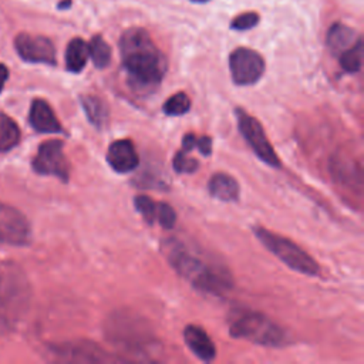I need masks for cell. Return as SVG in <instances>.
<instances>
[{
	"label": "cell",
	"mask_w": 364,
	"mask_h": 364,
	"mask_svg": "<svg viewBox=\"0 0 364 364\" xmlns=\"http://www.w3.org/2000/svg\"><path fill=\"white\" fill-rule=\"evenodd\" d=\"M235 117L242 136L249 144L256 156L272 168H282L280 158L273 149V145L270 144L262 124L240 107L235 108Z\"/></svg>",
	"instance_id": "52a82bcc"
},
{
	"label": "cell",
	"mask_w": 364,
	"mask_h": 364,
	"mask_svg": "<svg viewBox=\"0 0 364 364\" xmlns=\"http://www.w3.org/2000/svg\"><path fill=\"white\" fill-rule=\"evenodd\" d=\"M107 162L118 173L134 171L139 162L134 142L128 138L111 142L107 151Z\"/></svg>",
	"instance_id": "4fadbf2b"
},
{
	"label": "cell",
	"mask_w": 364,
	"mask_h": 364,
	"mask_svg": "<svg viewBox=\"0 0 364 364\" xmlns=\"http://www.w3.org/2000/svg\"><path fill=\"white\" fill-rule=\"evenodd\" d=\"M189 1H192V3H200V4H202V3H208L209 0H189Z\"/></svg>",
	"instance_id": "4dcf8cb0"
},
{
	"label": "cell",
	"mask_w": 364,
	"mask_h": 364,
	"mask_svg": "<svg viewBox=\"0 0 364 364\" xmlns=\"http://www.w3.org/2000/svg\"><path fill=\"white\" fill-rule=\"evenodd\" d=\"M172 165L178 173H192L199 168V162L189 156V152L183 151L182 148L175 154Z\"/></svg>",
	"instance_id": "484cf974"
},
{
	"label": "cell",
	"mask_w": 364,
	"mask_h": 364,
	"mask_svg": "<svg viewBox=\"0 0 364 364\" xmlns=\"http://www.w3.org/2000/svg\"><path fill=\"white\" fill-rule=\"evenodd\" d=\"M121 65L128 85L138 94L155 91L168 70L165 54L142 27H131L119 38Z\"/></svg>",
	"instance_id": "6da1fadb"
},
{
	"label": "cell",
	"mask_w": 364,
	"mask_h": 364,
	"mask_svg": "<svg viewBox=\"0 0 364 364\" xmlns=\"http://www.w3.org/2000/svg\"><path fill=\"white\" fill-rule=\"evenodd\" d=\"M162 252L171 266L205 294L223 296L233 284L229 272L222 264L208 259L202 250H195L175 237L162 243Z\"/></svg>",
	"instance_id": "7a4b0ae2"
},
{
	"label": "cell",
	"mask_w": 364,
	"mask_h": 364,
	"mask_svg": "<svg viewBox=\"0 0 364 364\" xmlns=\"http://www.w3.org/2000/svg\"><path fill=\"white\" fill-rule=\"evenodd\" d=\"M81 105L84 108V112L88 118V121L95 127V128H104L108 122V117H109V109L107 102L92 94H87V95H81Z\"/></svg>",
	"instance_id": "ac0fdd59"
},
{
	"label": "cell",
	"mask_w": 364,
	"mask_h": 364,
	"mask_svg": "<svg viewBox=\"0 0 364 364\" xmlns=\"http://www.w3.org/2000/svg\"><path fill=\"white\" fill-rule=\"evenodd\" d=\"M134 206L148 225H154L156 222L159 202H155L151 196L146 195H136L134 198Z\"/></svg>",
	"instance_id": "d4e9b609"
},
{
	"label": "cell",
	"mask_w": 364,
	"mask_h": 364,
	"mask_svg": "<svg viewBox=\"0 0 364 364\" xmlns=\"http://www.w3.org/2000/svg\"><path fill=\"white\" fill-rule=\"evenodd\" d=\"M253 232L260 243L291 270L307 276L320 274L318 263L289 237L274 233L263 226H255Z\"/></svg>",
	"instance_id": "8992f818"
},
{
	"label": "cell",
	"mask_w": 364,
	"mask_h": 364,
	"mask_svg": "<svg viewBox=\"0 0 364 364\" xmlns=\"http://www.w3.org/2000/svg\"><path fill=\"white\" fill-rule=\"evenodd\" d=\"M358 40H361L360 34L354 28L343 23H334L333 26H330L326 37L327 47L334 55H338L347 48L353 47Z\"/></svg>",
	"instance_id": "2e32d148"
},
{
	"label": "cell",
	"mask_w": 364,
	"mask_h": 364,
	"mask_svg": "<svg viewBox=\"0 0 364 364\" xmlns=\"http://www.w3.org/2000/svg\"><path fill=\"white\" fill-rule=\"evenodd\" d=\"M30 124L31 127L41 134H60L63 127L55 117L53 108L46 100L36 98L30 107Z\"/></svg>",
	"instance_id": "9a60e30c"
},
{
	"label": "cell",
	"mask_w": 364,
	"mask_h": 364,
	"mask_svg": "<svg viewBox=\"0 0 364 364\" xmlns=\"http://www.w3.org/2000/svg\"><path fill=\"white\" fill-rule=\"evenodd\" d=\"M338 57V64L348 74L358 73L363 65V40H358L353 47L347 48Z\"/></svg>",
	"instance_id": "7402d4cb"
},
{
	"label": "cell",
	"mask_w": 364,
	"mask_h": 364,
	"mask_svg": "<svg viewBox=\"0 0 364 364\" xmlns=\"http://www.w3.org/2000/svg\"><path fill=\"white\" fill-rule=\"evenodd\" d=\"M38 175L55 176L63 182L70 179V165L64 155V142L61 139L44 141L31 164Z\"/></svg>",
	"instance_id": "ba28073f"
},
{
	"label": "cell",
	"mask_w": 364,
	"mask_h": 364,
	"mask_svg": "<svg viewBox=\"0 0 364 364\" xmlns=\"http://www.w3.org/2000/svg\"><path fill=\"white\" fill-rule=\"evenodd\" d=\"M30 284L24 272L14 263L0 264V324L16 321L30 301Z\"/></svg>",
	"instance_id": "3957f363"
},
{
	"label": "cell",
	"mask_w": 364,
	"mask_h": 364,
	"mask_svg": "<svg viewBox=\"0 0 364 364\" xmlns=\"http://www.w3.org/2000/svg\"><path fill=\"white\" fill-rule=\"evenodd\" d=\"M209 193L222 202H236L239 199L237 181L225 172H216L212 175L208 183Z\"/></svg>",
	"instance_id": "e0dca14e"
},
{
	"label": "cell",
	"mask_w": 364,
	"mask_h": 364,
	"mask_svg": "<svg viewBox=\"0 0 364 364\" xmlns=\"http://www.w3.org/2000/svg\"><path fill=\"white\" fill-rule=\"evenodd\" d=\"M260 21V16L256 11H245L237 14L232 21H230V28L237 30V31H245L256 27Z\"/></svg>",
	"instance_id": "4316f807"
},
{
	"label": "cell",
	"mask_w": 364,
	"mask_h": 364,
	"mask_svg": "<svg viewBox=\"0 0 364 364\" xmlns=\"http://www.w3.org/2000/svg\"><path fill=\"white\" fill-rule=\"evenodd\" d=\"M50 354L58 361H109V357L98 344L90 340H71L50 347Z\"/></svg>",
	"instance_id": "7c38bea8"
},
{
	"label": "cell",
	"mask_w": 364,
	"mask_h": 364,
	"mask_svg": "<svg viewBox=\"0 0 364 364\" xmlns=\"http://www.w3.org/2000/svg\"><path fill=\"white\" fill-rule=\"evenodd\" d=\"M191 109V98L188 97V94H185L183 91H179L173 95H171L162 107V111L166 115H172V117H178V115H183Z\"/></svg>",
	"instance_id": "cb8c5ba5"
},
{
	"label": "cell",
	"mask_w": 364,
	"mask_h": 364,
	"mask_svg": "<svg viewBox=\"0 0 364 364\" xmlns=\"http://www.w3.org/2000/svg\"><path fill=\"white\" fill-rule=\"evenodd\" d=\"M7 78H9V68L4 64H0V91L3 90Z\"/></svg>",
	"instance_id": "f546056e"
},
{
	"label": "cell",
	"mask_w": 364,
	"mask_h": 364,
	"mask_svg": "<svg viewBox=\"0 0 364 364\" xmlns=\"http://www.w3.org/2000/svg\"><path fill=\"white\" fill-rule=\"evenodd\" d=\"M107 336L112 344L127 351L149 350L155 344L152 333L142 317L129 316L128 311L112 313L107 323Z\"/></svg>",
	"instance_id": "5b68a950"
},
{
	"label": "cell",
	"mask_w": 364,
	"mask_h": 364,
	"mask_svg": "<svg viewBox=\"0 0 364 364\" xmlns=\"http://www.w3.org/2000/svg\"><path fill=\"white\" fill-rule=\"evenodd\" d=\"M156 222L165 228V229H171L173 228L175 222H176V213L173 210V208L171 205H168L166 202H159V209H158V216H156Z\"/></svg>",
	"instance_id": "83f0119b"
},
{
	"label": "cell",
	"mask_w": 364,
	"mask_h": 364,
	"mask_svg": "<svg viewBox=\"0 0 364 364\" xmlns=\"http://www.w3.org/2000/svg\"><path fill=\"white\" fill-rule=\"evenodd\" d=\"M31 239L30 223L16 208L0 202V245L24 246Z\"/></svg>",
	"instance_id": "30bf717a"
},
{
	"label": "cell",
	"mask_w": 364,
	"mask_h": 364,
	"mask_svg": "<svg viewBox=\"0 0 364 364\" xmlns=\"http://www.w3.org/2000/svg\"><path fill=\"white\" fill-rule=\"evenodd\" d=\"M14 47L18 55L27 61L34 64H47L55 65V47L50 38L38 34L20 33L14 38Z\"/></svg>",
	"instance_id": "8fae6325"
},
{
	"label": "cell",
	"mask_w": 364,
	"mask_h": 364,
	"mask_svg": "<svg viewBox=\"0 0 364 364\" xmlns=\"http://www.w3.org/2000/svg\"><path fill=\"white\" fill-rule=\"evenodd\" d=\"M263 57L252 48L237 47L229 55V70L236 85L256 84L264 74Z\"/></svg>",
	"instance_id": "9c48e42d"
},
{
	"label": "cell",
	"mask_w": 364,
	"mask_h": 364,
	"mask_svg": "<svg viewBox=\"0 0 364 364\" xmlns=\"http://www.w3.org/2000/svg\"><path fill=\"white\" fill-rule=\"evenodd\" d=\"M88 55L97 68H105L111 63V47L101 36L95 34L88 43Z\"/></svg>",
	"instance_id": "44dd1931"
},
{
	"label": "cell",
	"mask_w": 364,
	"mask_h": 364,
	"mask_svg": "<svg viewBox=\"0 0 364 364\" xmlns=\"http://www.w3.org/2000/svg\"><path fill=\"white\" fill-rule=\"evenodd\" d=\"M229 333L235 338L264 347H282L286 343L284 330L259 311H239L230 318Z\"/></svg>",
	"instance_id": "277c9868"
},
{
	"label": "cell",
	"mask_w": 364,
	"mask_h": 364,
	"mask_svg": "<svg viewBox=\"0 0 364 364\" xmlns=\"http://www.w3.org/2000/svg\"><path fill=\"white\" fill-rule=\"evenodd\" d=\"M183 340L188 348L202 361L210 363L216 358V347L208 333L196 326L189 324L183 328Z\"/></svg>",
	"instance_id": "5bb4252c"
},
{
	"label": "cell",
	"mask_w": 364,
	"mask_h": 364,
	"mask_svg": "<svg viewBox=\"0 0 364 364\" xmlns=\"http://www.w3.org/2000/svg\"><path fill=\"white\" fill-rule=\"evenodd\" d=\"M331 172L337 181L348 185H351V181L354 182V178L361 179V172L360 169H354V162H348L341 156L333 159Z\"/></svg>",
	"instance_id": "603a6c76"
},
{
	"label": "cell",
	"mask_w": 364,
	"mask_h": 364,
	"mask_svg": "<svg viewBox=\"0 0 364 364\" xmlns=\"http://www.w3.org/2000/svg\"><path fill=\"white\" fill-rule=\"evenodd\" d=\"M20 141V129L17 124L0 111V152L10 151Z\"/></svg>",
	"instance_id": "ffe728a7"
},
{
	"label": "cell",
	"mask_w": 364,
	"mask_h": 364,
	"mask_svg": "<svg viewBox=\"0 0 364 364\" xmlns=\"http://www.w3.org/2000/svg\"><path fill=\"white\" fill-rule=\"evenodd\" d=\"M195 149H198L203 156H209L212 154V138L208 135H202L195 139Z\"/></svg>",
	"instance_id": "f1b7e54d"
},
{
	"label": "cell",
	"mask_w": 364,
	"mask_h": 364,
	"mask_svg": "<svg viewBox=\"0 0 364 364\" xmlns=\"http://www.w3.org/2000/svg\"><path fill=\"white\" fill-rule=\"evenodd\" d=\"M88 57V44L82 38L75 37L65 48V68L70 73H80L84 70Z\"/></svg>",
	"instance_id": "d6986e66"
}]
</instances>
